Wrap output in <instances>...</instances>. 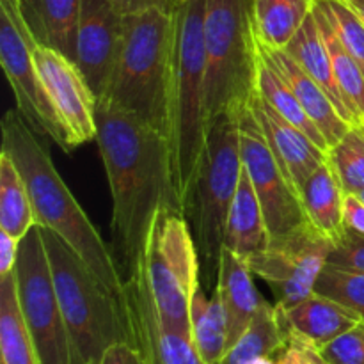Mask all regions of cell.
<instances>
[{"instance_id": "cell-32", "label": "cell", "mask_w": 364, "mask_h": 364, "mask_svg": "<svg viewBox=\"0 0 364 364\" xmlns=\"http://www.w3.org/2000/svg\"><path fill=\"white\" fill-rule=\"evenodd\" d=\"M315 291L354 309L364 322V274L348 272L326 265L316 281Z\"/></svg>"}, {"instance_id": "cell-46", "label": "cell", "mask_w": 364, "mask_h": 364, "mask_svg": "<svg viewBox=\"0 0 364 364\" xmlns=\"http://www.w3.org/2000/svg\"><path fill=\"white\" fill-rule=\"evenodd\" d=\"M20 2H21V0H20Z\"/></svg>"}, {"instance_id": "cell-29", "label": "cell", "mask_w": 364, "mask_h": 364, "mask_svg": "<svg viewBox=\"0 0 364 364\" xmlns=\"http://www.w3.org/2000/svg\"><path fill=\"white\" fill-rule=\"evenodd\" d=\"M34 226V206L23 176L14 160L0 151V231L21 242Z\"/></svg>"}, {"instance_id": "cell-44", "label": "cell", "mask_w": 364, "mask_h": 364, "mask_svg": "<svg viewBox=\"0 0 364 364\" xmlns=\"http://www.w3.org/2000/svg\"><path fill=\"white\" fill-rule=\"evenodd\" d=\"M180 2H188V0H180Z\"/></svg>"}, {"instance_id": "cell-25", "label": "cell", "mask_w": 364, "mask_h": 364, "mask_svg": "<svg viewBox=\"0 0 364 364\" xmlns=\"http://www.w3.org/2000/svg\"><path fill=\"white\" fill-rule=\"evenodd\" d=\"M315 0H251L256 39L267 48L284 50L311 14Z\"/></svg>"}, {"instance_id": "cell-39", "label": "cell", "mask_w": 364, "mask_h": 364, "mask_svg": "<svg viewBox=\"0 0 364 364\" xmlns=\"http://www.w3.org/2000/svg\"><path fill=\"white\" fill-rule=\"evenodd\" d=\"M18 252H20V240L0 231V277H6L14 272Z\"/></svg>"}, {"instance_id": "cell-43", "label": "cell", "mask_w": 364, "mask_h": 364, "mask_svg": "<svg viewBox=\"0 0 364 364\" xmlns=\"http://www.w3.org/2000/svg\"><path fill=\"white\" fill-rule=\"evenodd\" d=\"M358 196H361V198H363V199H364V191H363V192H361V194H358Z\"/></svg>"}, {"instance_id": "cell-42", "label": "cell", "mask_w": 364, "mask_h": 364, "mask_svg": "<svg viewBox=\"0 0 364 364\" xmlns=\"http://www.w3.org/2000/svg\"><path fill=\"white\" fill-rule=\"evenodd\" d=\"M251 364H277V361H274V358H259Z\"/></svg>"}, {"instance_id": "cell-17", "label": "cell", "mask_w": 364, "mask_h": 364, "mask_svg": "<svg viewBox=\"0 0 364 364\" xmlns=\"http://www.w3.org/2000/svg\"><path fill=\"white\" fill-rule=\"evenodd\" d=\"M281 316L288 341H297L315 350L363 322L352 308L316 291L294 308L281 309Z\"/></svg>"}, {"instance_id": "cell-13", "label": "cell", "mask_w": 364, "mask_h": 364, "mask_svg": "<svg viewBox=\"0 0 364 364\" xmlns=\"http://www.w3.org/2000/svg\"><path fill=\"white\" fill-rule=\"evenodd\" d=\"M31 52L71 149L96 139V96L80 68L59 50L39 41L31 43Z\"/></svg>"}, {"instance_id": "cell-11", "label": "cell", "mask_w": 364, "mask_h": 364, "mask_svg": "<svg viewBox=\"0 0 364 364\" xmlns=\"http://www.w3.org/2000/svg\"><path fill=\"white\" fill-rule=\"evenodd\" d=\"M333 242L311 223L270 238L265 251L249 259L252 274L265 281L281 309H290L315 294Z\"/></svg>"}, {"instance_id": "cell-26", "label": "cell", "mask_w": 364, "mask_h": 364, "mask_svg": "<svg viewBox=\"0 0 364 364\" xmlns=\"http://www.w3.org/2000/svg\"><path fill=\"white\" fill-rule=\"evenodd\" d=\"M191 338L205 364H219L228 352V320L217 291L199 284L191 304Z\"/></svg>"}, {"instance_id": "cell-21", "label": "cell", "mask_w": 364, "mask_h": 364, "mask_svg": "<svg viewBox=\"0 0 364 364\" xmlns=\"http://www.w3.org/2000/svg\"><path fill=\"white\" fill-rule=\"evenodd\" d=\"M80 4L82 0H21L20 9L39 43L75 60Z\"/></svg>"}, {"instance_id": "cell-22", "label": "cell", "mask_w": 364, "mask_h": 364, "mask_svg": "<svg viewBox=\"0 0 364 364\" xmlns=\"http://www.w3.org/2000/svg\"><path fill=\"white\" fill-rule=\"evenodd\" d=\"M301 199L309 223L333 244H336L345 233V191L327 159L306 180L301 191Z\"/></svg>"}, {"instance_id": "cell-38", "label": "cell", "mask_w": 364, "mask_h": 364, "mask_svg": "<svg viewBox=\"0 0 364 364\" xmlns=\"http://www.w3.org/2000/svg\"><path fill=\"white\" fill-rule=\"evenodd\" d=\"M100 364H148L141 352L135 347H132L127 341H119V343L112 345L109 350L103 354Z\"/></svg>"}, {"instance_id": "cell-15", "label": "cell", "mask_w": 364, "mask_h": 364, "mask_svg": "<svg viewBox=\"0 0 364 364\" xmlns=\"http://www.w3.org/2000/svg\"><path fill=\"white\" fill-rule=\"evenodd\" d=\"M124 16L109 0H82L75 64L91 85L96 102L105 96L123 41Z\"/></svg>"}, {"instance_id": "cell-12", "label": "cell", "mask_w": 364, "mask_h": 364, "mask_svg": "<svg viewBox=\"0 0 364 364\" xmlns=\"http://www.w3.org/2000/svg\"><path fill=\"white\" fill-rule=\"evenodd\" d=\"M240 155L265 213L269 237L276 238L308 224L301 194L274 156L252 112L240 117Z\"/></svg>"}, {"instance_id": "cell-14", "label": "cell", "mask_w": 364, "mask_h": 364, "mask_svg": "<svg viewBox=\"0 0 364 364\" xmlns=\"http://www.w3.org/2000/svg\"><path fill=\"white\" fill-rule=\"evenodd\" d=\"M121 308L127 333L124 341L137 348L146 363L205 364L191 336L164 326L141 269L124 281V299Z\"/></svg>"}, {"instance_id": "cell-36", "label": "cell", "mask_w": 364, "mask_h": 364, "mask_svg": "<svg viewBox=\"0 0 364 364\" xmlns=\"http://www.w3.org/2000/svg\"><path fill=\"white\" fill-rule=\"evenodd\" d=\"M277 364H323L318 350L297 341H288L287 347L276 355Z\"/></svg>"}, {"instance_id": "cell-3", "label": "cell", "mask_w": 364, "mask_h": 364, "mask_svg": "<svg viewBox=\"0 0 364 364\" xmlns=\"http://www.w3.org/2000/svg\"><path fill=\"white\" fill-rule=\"evenodd\" d=\"M205 11L206 0L178 2L174 7L166 141L174 194L183 213L191 203L208 135L205 102Z\"/></svg>"}, {"instance_id": "cell-30", "label": "cell", "mask_w": 364, "mask_h": 364, "mask_svg": "<svg viewBox=\"0 0 364 364\" xmlns=\"http://www.w3.org/2000/svg\"><path fill=\"white\" fill-rule=\"evenodd\" d=\"M313 13H315L316 20H318L320 31H322L323 39H326L327 50L331 53V60H333V71L334 78H336L338 89H340L341 96H343L345 103H347L348 110H350L352 117H354L355 124L364 123V71L361 64L348 53L343 43L334 32L333 25H331L329 18L326 16L322 7L315 0L313 6Z\"/></svg>"}, {"instance_id": "cell-23", "label": "cell", "mask_w": 364, "mask_h": 364, "mask_svg": "<svg viewBox=\"0 0 364 364\" xmlns=\"http://www.w3.org/2000/svg\"><path fill=\"white\" fill-rule=\"evenodd\" d=\"M284 50L301 64L302 70H304L309 77H313L318 82L320 87H322L323 91L327 92V96L333 100V103L336 105V109L340 110L341 116L345 117V121H348L350 124H355L354 117H352L350 110H348L340 89H338L331 53L329 50H327L326 39H323L318 20H316L313 11Z\"/></svg>"}, {"instance_id": "cell-19", "label": "cell", "mask_w": 364, "mask_h": 364, "mask_svg": "<svg viewBox=\"0 0 364 364\" xmlns=\"http://www.w3.org/2000/svg\"><path fill=\"white\" fill-rule=\"evenodd\" d=\"M265 50L269 52V55L272 57L276 66L279 68L284 80L290 84L291 91L295 92L299 103H301L302 109L306 110L309 119H311L313 123L318 127V130L322 132L329 148L333 144H336V142L347 134V130L352 124L348 123V121H345V117L341 116L340 110L336 109L333 100H331L329 96H327V92L320 87L318 82L313 77H309V75L302 70L301 64H299L287 50H274L267 48V46Z\"/></svg>"}, {"instance_id": "cell-45", "label": "cell", "mask_w": 364, "mask_h": 364, "mask_svg": "<svg viewBox=\"0 0 364 364\" xmlns=\"http://www.w3.org/2000/svg\"><path fill=\"white\" fill-rule=\"evenodd\" d=\"M363 127H364V123H363Z\"/></svg>"}, {"instance_id": "cell-7", "label": "cell", "mask_w": 364, "mask_h": 364, "mask_svg": "<svg viewBox=\"0 0 364 364\" xmlns=\"http://www.w3.org/2000/svg\"><path fill=\"white\" fill-rule=\"evenodd\" d=\"M242 171L240 119L217 117L208 127L205 151L185 212V217L192 223V235L201 259V284L210 291H215L228 217Z\"/></svg>"}, {"instance_id": "cell-20", "label": "cell", "mask_w": 364, "mask_h": 364, "mask_svg": "<svg viewBox=\"0 0 364 364\" xmlns=\"http://www.w3.org/2000/svg\"><path fill=\"white\" fill-rule=\"evenodd\" d=\"M269 242L270 237L262 203L244 169L228 217L224 247L249 262L252 256L265 251Z\"/></svg>"}, {"instance_id": "cell-2", "label": "cell", "mask_w": 364, "mask_h": 364, "mask_svg": "<svg viewBox=\"0 0 364 364\" xmlns=\"http://www.w3.org/2000/svg\"><path fill=\"white\" fill-rule=\"evenodd\" d=\"M2 151L14 160L23 176L34 206L36 226L59 235L119 302H123L124 279L112 249L92 226L57 173L48 148L25 123L18 109L7 110L2 119Z\"/></svg>"}, {"instance_id": "cell-31", "label": "cell", "mask_w": 364, "mask_h": 364, "mask_svg": "<svg viewBox=\"0 0 364 364\" xmlns=\"http://www.w3.org/2000/svg\"><path fill=\"white\" fill-rule=\"evenodd\" d=\"M327 162L336 173L345 194L364 191V127L352 124L347 134L327 149Z\"/></svg>"}, {"instance_id": "cell-41", "label": "cell", "mask_w": 364, "mask_h": 364, "mask_svg": "<svg viewBox=\"0 0 364 364\" xmlns=\"http://www.w3.org/2000/svg\"><path fill=\"white\" fill-rule=\"evenodd\" d=\"M343 2L361 18V21L364 23V0H343Z\"/></svg>"}, {"instance_id": "cell-9", "label": "cell", "mask_w": 364, "mask_h": 364, "mask_svg": "<svg viewBox=\"0 0 364 364\" xmlns=\"http://www.w3.org/2000/svg\"><path fill=\"white\" fill-rule=\"evenodd\" d=\"M18 301L39 364H75L73 345L57 301L41 230L34 226L20 242Z\"/></svg>"}, {"instance_id": "cell-6", "label": "cell", "mask_w": 364, "mask_h": 364, "mask_svg": "<svg viewBox=\"0 0 364 364\" xmlns=\"http://www.w3.org/2000/svg\"><path fill=\"white\" fill-rule=\"evenodd\" d=\"M258 43L251 0H206L205 92L206 124L217 117L240 119L256 96Z\"/></svg>"}, {"instance_id": "cell-40", "label": "cell", "mask_w": 364, "mask_h": 364, "mask_svg": "<svg viewBox=\"0 0 364 364\" xmlns=\"http://www.w3.org/2000/svg\"><path fill=\"white\" fill-rule=\"evenodd\" d=\"M109 2L121 16H130V14L144 13L153 7H171L180 0H109Z\"/></svg>"}, {"instance_id": "cell-8", "label": "cell", "mask_w": 364, "mask_h": 364, "mask_svg": "<svg viewBox=\"0 0 364 364\" xmlns=\"http://www.w3.org/2000/svg\"><path fill=\"white\" fill-rule=\"evenodd\" d=\"M139 269L164 326L191 336V304L201 284V259L180 210L164 206L156 213Z\"/></svg>"}, {"instance_id": "cell-34", "label": "cell", "mask_w": 364, "mask_h": 364, "mask_svg": "<svg viewBox=\"0 0 364 364\" xmlns=\"http://www.w3.org/2000/svg\"><path fill=\"white\" fill-rule=\"evenodd\" d=\"M323 364H364V322L318 350Z\"/></svg>"}, {"instance_id": "cell-33", "label": "cell", "mask_w": 364, "mask_h": 364, "mask_svg": "<svg viewBox=\"0 0 364 364\" xmlns=\"http://www.w3.org/2000/svg\"><path fill=\"white\" fill-rule=\"evenodd\" d=\"M326 16L329 18L334 32L352 57L361 64L364 71V23L361 18L343 0H316Z\"/></svg>"}, {"instance_id": "cell-35", "label": "cell", "mask_w": 364, "mask_h": 364, "mask_svg": "<svg viewBox=\"0 0 364 364\" xmlns=\"http://www.w3.org/2000/svg\"><path fill=\"white\" fill-rule=\"evenodd\" d=\"M327 265L348 272L364 274V235L345 230L343 237L331 249Z\"/></svg>"}, {"instance_id": "cell-10", "label": "cell", "mask_w": 364, "mask_h": 364, "mask_svg": "<svg viewBox=\"0 0 364 364\" xmlns=\"http://www.w3.org/2000/svg\"><path fill=\"white\" fill-rule=\"evenodd\" d=\"M32 31L25 21L18 0H0V63L16 98V109L25 123L38 135L55 141L66 153H71L70 141L43 89L41 78L32 59L28 38Z\"/></svg>"}, {"instance_id": "cell-24", "label": "cell", "mask_w": 364, "mask_h": 364, "mask_svg": "<svg viewBox=\"0 0 364 364\" xmlns=\"http://www.w3.org/2000/svg\"><path fill=\"white\" fill-rule=\"evenodd\" d=\"M256 43H258V71H256V91H258V95L265 98L284 119H288L291 124L301 128L304 134L311 137V141L316 146H320L323 151H327L329 144H327L322 132L318 130V127L309 119L306 110L302 109L297 96L291 91L290 84L284 80L283 73L276 66L272 57L269 55L265 46L258 39H256Z\"/></svg>"}, {"instance_id": "cell-4", "label": "cell", "mask_w": 364, "mask_h": 364, "mask_svg": "<svg viewBox=\"0 0 364 364\" xmlns=\"http://www.w3.org/2000/svg\"><path fill=\"white\" fill-rule=\"evenodd\" d=\"M176 4L124 16L123 41L112 80L105 96L98 100L132 114L164 135Z\"/></svg>"}, {"instance_id": "cell-18", "label": "cell", "mask_w": 364, "mask_h": 364, "mask_svg": "<svg viewBox=\"0 0 364 364\" xmlns=\"http://www.w3.org/2000/svg\"><path fill=\"white\" fill-rule=\"evenodd\" d=\"M252 277L255 274L247 259L240 258L224 247L220 252L215 291L226 313L228 350L247 331V327L267 302L255 287Z\"/></svg>"}, {"instance_id": "cell-37", "label": "cell", "mask_w": 364, "mask_h": 364, "mask_svg": "<svg viewBox=\"0 0 364 364\" xmlns=\"http://www.w3.org/2000/svg\"><path fill=\"white\" fill-rule=\"evenodd\" d=\"M345 230L364 235V199L358 194H345L343 203Z\"/></svg>"}, {"instance_id": "cell-28", "label": "cell", "mask_w": 364, "mask_h": 364, "mask_svg": "<svg viewBox=\"0 0 364 364\" xmlns=\"http://www.w3.org/2000/svg\"><path fill=\"white\" fill-rule=\"evenodd\" d=\"M288 345L283 316L277 304L265 302L251 326L226 352L219 364H251L259 358H274Z\"/></svg>"}, {"instance_id": "cell-1", "label": "cell", "mask_w": 364, "mask_h": 364, "mask_svg": "<svg viewBox=\"0 0 364 364\" xmlns=\"http://www.w3.org/2000/svg\"><path fill=\"white\" fill-rule=\"evenodd\" d=\"M96 142L112 194V252L127 281L141 265L156 213L164 206L181 212L169 148L166 135L107 102L96 103Z\"/></svg>"}, {"instance_id": "cell-5", "label": "cell", "mask_w": 364, "mask_h": 364, "mask_svg": "<svg viewBox=\"0 0 364 364\" xmlns=\"http://www.w3.org/2000/svg\"><path fill=\"white\" fill-rule=\"evenodd\" d=\"M39 230L57 301L73 345L75 364H100L112 345L127 340L119 299L59 235L46 228Z\"/></svg>"}, {"instance_id": "cell-27", "label": "cell", "mask_w": 364, "mask_h": 364, "mask_svg": "<svg viewBox=\"0 0 364 364\" xmlns=\"http://www.w3.org/2000/svg\"><path fill=\"white\" fill-rule=\"evenodd\" d=\"M0 364H39L21 315L14 272L0 277Z\"/></svg>"}, {"instance_id": "cell-16", "label": "cell", "mask_w": 364, "mask_h": 364, "mask_svg": "<svg viewBox=\"0 0 364 364\" xmlns=\"http://www.w3.org/2000/svg\"><path fill=\"white\" fill-rule=\"evenodd\" d=\"M251 112L265 134L274 156L287 173L288 180L301 194L306 180L326 162L327 151L311 141L308 134L284 119L265 98L256 91L251 103Z\"/></svg>"}]
</instances>
